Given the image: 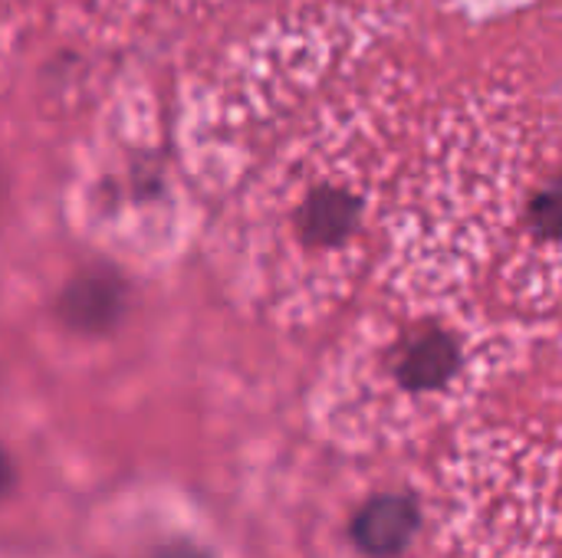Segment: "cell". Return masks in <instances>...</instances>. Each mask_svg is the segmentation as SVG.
I'll return each instance as SVG.
<instances>
[{
	"label": "cell",
	"instance_id": "277c9868",
	"mask_svg": "<svg viewBox=\"0 0 562 558\" xmlns=\"http://www.w3.org/2000/svg\"><path fill=\"white\" fill-rule=\"evenodd\" d=\"M356 227V201L342 191H323L300 210V230L313 243H336Z\"/></svg>",
	"mask_w": 562,
	"mask_h": 558
},
{
	"label": "cell",
	"instance_id": "3957f363",
	"mask_svg": "<svg viewBox=\"0 0 562 558\" xmlns=\"http://www.w3.org/2000/svg\"><path fill=\"white\" fill-rule=\"evenodd\" d=\"M125 289L112 273H82L66 286L59 299V316L79 332H102L122 316Z\"/></svg>",
	"mask_w": 562,
	"mask_h": 558
},
{
	"label": "cell",
	"instance_id": "6da1fadb",
	"mask_svg": "<svg viewBox=\"0 0 562 558\" xmlns=\"http://www.w3.org/2000/svg\"><path fill=\"white\" fill-rule=\"evenodd\" d=\"M415 533H418V506L398 493L372 500L352 523L356 546L372 558H392L405 553Z\"/></svg>",
	"mask_w": 562,
	"mask_h": 558
},
{
	"label": "cell",
	"instance_id": "7a4b0ae2",
	"mask_svg": "<svg viewBox=\"0 0 562 558\" xmlns=\"http://www.w3.org/2000/svg\"><path fill=\"white\" fill-rule=\"evenodd\" d=\"M458 345L445 332H422L405 342V349L395 358V378L412 395H431L441 391L454 372H458Z\"/></svg>",
	"mask_w": 562,
	"mask_h": 558
},
{
	"label": "cell",
	"instance_id": "5b68a950",
	"mask_svg": "<svg viewBox=\"0 0 562 558\" xmlns=\"http://www.w3.org/2000/svg\"><path fill=\"white\" fill-rule=\"evenodd\" d=\"M10 480H13V474H10V460H7V454L0 451V497L7 493Z\"/></svg>",
	"mask_w": 562,
	"mask_h": 558
},
{
	"label": "cell",
	"instance_id": "8992f818",
	"mask_svg": "<svg viewBox=\"0 0 562 558\" xmlns=\"http://www.w3.org/2000/svg\"><path fill=\"white\" fill-rule=\"evenodd\" d=\"M165 558H201L198 553H191V549H175V553H165Z\"/></svg>",
	"mask_w": 562,
	"mask_h": 558
}]
</instances>
